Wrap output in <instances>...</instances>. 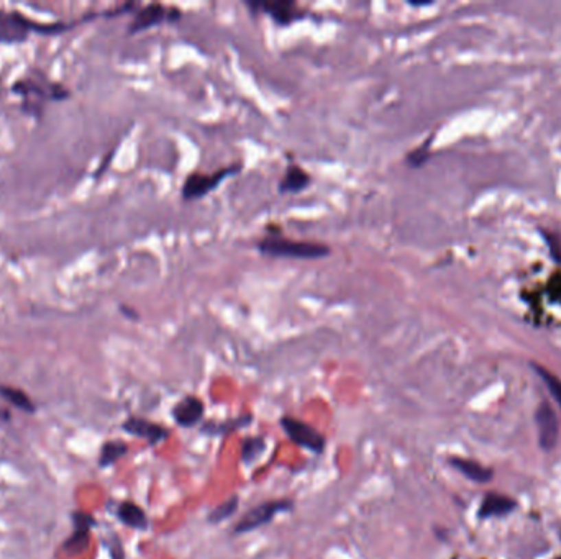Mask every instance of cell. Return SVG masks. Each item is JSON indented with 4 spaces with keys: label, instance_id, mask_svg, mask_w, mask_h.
<instances>
[{
    "label": "cell",
    "instance_id": "6da1fadb",
    "mask_svg": "<svg viewBox=\"0 0 561 559\" xmlns=\"http://www.w3.org/2000/svg\"><path fill=\"white\" fill-rule=\"evenodd\" d=\"M258 251L271 258H290V259H319L332 253L327 245L314 241H297L281 237V235H268L256 245Z\"/></svg>",
    "mask_w": 561,
    "mask_h": 559
},
{
    "label": "cell",
    "instance_id": "7a4b0ae2",
    "mask_svg": "<svg viewBox=\"0 0 561 559\" xmlns=\"http://www.w3.org/2000/svg\"><path fill=\"white\" fill-rule=\"evenodd\" d=\"M242 171V163H233V165L222 167V169H217L210 174L207 172H192L185 178L183 189H181V194H183L184 200H197L205 197L207 194L215 191L220 184L230 176L238 174Z\"/></svg>",
    "mask_w": 561,
    "mask_h": 559
},
{
    "label": "cell",
    "instance_id": "3957f363",
    "mask_svg": "<svg viewBox=\"0 0 561 559\" xmlns=\"http://www.w3.org/2000/svg\"><path fill=\"white\" fill-rule=\"evenodd\" d=\"M293 507L294 502L290 499H276L261 502L260 506L250 508L242 516V520L235 525L233 533L235 535H244V533L255 532V530L271 523L277 514H284V512L293 510Z\"/></svg>",
    "mask_w": 561,
    "mask_h": 559
},
{
    "label": "cell",
    "instance_id": "277c9868",
    "mask_svg": "<svg viewBox=\"0 0 561 559\" xmlns=\"http://www.w3.org/2000/svg\"><path fill=\"white\" fill-rule=\"evenodd\" d=\"M281 427L293 443L301 448L309 449V451L315 453V455L323 453L325 447H327V440H325L322 433L317 428L309 425V423L302 422V420L286 415V417L281 418Z\"/></svg>",
    "mask_w": 561,
    "mask_h": 559
},
{
    "label": "cell",
    "instance_id": "5b68a950",
    "mask_svg": "<svg viewBox=\"0 0 561 559\" xmlns=\"http://www.w3.org/2000/svg\"><path fill=\"white\" fill-rule=\"evenodd\" d=\"M181 16H183V14L177 8L161 5V3H150V5H145L135 14L133 22L128 27V33H140L154 27V25L176 22Z\"/></svg>",
    "mask_w": 561,
    "mask_h": 559
},
{
    "label": "cell",
    "instance_id": "8992f818",
    "mask_svg": "<svg viewBox=\"0 0 561 559\" xmlns=\"http://www.w3.org/2000/svg\"><path fill=\"white\" fill-rule=\"evenodd\" d=\"M38 23L30 22L19 12L0 10V43H22L30 32H36Z\"/></svg>",
    "mask_w": 561,
    "mask_h": 559
},
{
    "label": "cell",
    "instance_id": "52a82bcc",
    "mask_svg": "<svg viewBox=\"0 0 561 559\" xmlns=\"http://www.w3.org/2000/svg\"><path fill=\"white\" fill-rule=\"evenodd\" d=\"M247 5L255 12H264L271 16L273 22L288 27V25L297 22L306 16V12L301 10L295 2L290 0H277V2H247Z\"/></svg>",
    "mask_w": 561,
    "mask_h": 559
},
{
    "label": "cell",
    "instance_id": "ba28073f",
    "mask_svg": "<svg viewBox=\"0 0 561 559\" xmlns=\"http://www.w3.org/2000/svg\"><path fill=\"white\" fill-rule=\"evenodd\" d=\"M122 430L128 433V435L137 436V438H143L148 444H151V447L163 443V441L170 436V430H168L166 427L158 425V423L141 417L126 418L125 422L122 423Z\"/></svg>",
    "mask_w": 561,
    "mask_h": 559
},
{
    "label": "cell",
    "instance_id": "9c48e42d",
    "mask_svg": "<svg viewBox=\"0 0 561 559\" xmlns=\"http://www.w3.org/2000/svg\"><path fill=\"white\" fill-rule=\"evenodd\" d=\"M95 527V519L86 512H74L73 514V533L62 543V548L69 553H81L87 548L91 530Z\"/></svg>",
    "mask_w": 561,
    "mask_h": 559
},
{
    "label": "cell",
    "instance_id": "30bf717a",
    "mask_svg": "<svg viewBox=\"0 0 561 559\" xmlns=\"http://www.w3.org/2000/svg\"><path fill=\"white\" fill-rule=\"evenodd\" d=\"M204 412L205 405L199 397L185 395L172 407V418L179 427L191 428L201 422L202 417H204Z\"/></svg>",
    "mask_w": 561,
    "mask_h": 559
},
{
    "label": "cell",
    "instance_id": "8fae6325",
    "mask_svg": "<svg viewBox=\"0 0 561 559\" xmlns=\"http://www.w3.org/2000/svg\"><path fill=\"white\" fill-rule=\"evenodd\" d=\"M537 425L540 447L543 449H553L555 444L558 443L560 425L555 410L547 403H543L537 410Z\"/></svg>",
    "mask_w": 561,
    "mask_h": 559
},
{
    "label": "cell",
    "instance_id": "7c38bea8",
    "mask_svg": "<svg viewBox=\"0 0 561 559\" xmlns=\"http://www.w3.org/2000/svg\"><path fill=\"white\" fill-rule=\"evenodd\" d=\"M310 184V176L309 172H306L301 166L297 165H289L286 167L284 176H282L279 180V186H277V192L279 194H299L304 189L309 187Z\"/></svg>",
    "mask_w": 561,
    "mask_h": 559
},
{
    "label": "cell",
    "instance_id": "4fadbf2b",
    "mask_svg": "<svg viewBox=\"0 0 561 559\" xmlns=\"http://www.w3.org/2000/svg\"><path fill=\"white\" fill-rule=\"evenodd\" d=\"M117 519L120 520L125 527L133 528V530H143L148 528V516L145 514V510L140 506H137L135 502H120L118 503L117 510H115Z\"/></svg>",
    "mask_w": 561,
    "mask_h": 559
},
{
    "label": "cell",
    "instance_id": "5bb4252c",
    "mask_svg": "<svg viewBox=\"0 0 561 559\" xmlns=\"http://www.w3.org/2000/svg\"><path fill=\"white\" fill-rule=\"evenodd\" d=\"M450 464L453 466L455 469L459 471L463 476L470 479V481L474 482H489L491 481L492 473L489 469L481 466L479 462L470 461V460H463V457H451Z\"/></svg>",
    "mask_w": 561,
    "mask_h": 559
},
{
    "label": "cell",
    "instance_id": "9a60e30c",
    "mask_svg": "<svg viewBox=\"0 0 561 559\" xmlns=\"http://www.w3.org/2000/svg\"><path fill=\"white\" fill-rule=\"evenodd\" d=\"M514 507H516V502H514L512 499L505 497V495H499V494H489L488 497L483 500V506H481V510H479V516L488 519V516L505 515V514H509L510 510H514Z\"/></svg>",
    "mask_w": 561,
    "mask_h": 559
},
{
    "label": "cell",
    "instance_id": "2e32d148",
    "mask_svg": "<svg viewBox=\"0 0 561 559\" xmlns=\"http://www.w3.org/2000/svg\"><path fill=\"white\" fill-rule=\"evenodd\" d=\"M0 397L7 401L10 405L16 407L19 410L27 412V414H35L36 405L35 402L30 399V395L23 390L12 388V385H0Z\"/></svg>",
    "mask_w": 561,
    "mask_h": 559
},
{
    "label": "cell",
    "instance_id": "e0dca14e",
    "mask_svg": "<svg viewBox=\"0 0 561 559\" xmlns=\"http://www.w3.org/2000/svg\"><path fill=\"white\" fill-rule=\"evenodd\" d=\"M251 422H253L251 415H242V417L225 420V422H220V423H205V425L201 428V431L205 433V435H209V436L227 435V433H231L235 430H240V428H243V427H248Z\"/></svg>",
    "mask_w": 561,
    "mask_h": 559
},
{
    "label": "cell",
    "instance_id": "ac0fdd59",
    "mask_svg": "<svg viewBox=\"0 0 561 559\" xmlns=\"http://www.w3.org/2000/svg\"><path fill=\"white\" fill-rule=\"evenodd\" d=\"M126 453H128V444L124 443L120 440H112L104 443V447L100 448V455H99V466L100 468H111V466L115 464L117 461H120Z\"/></svg>",
    "mask_w": 561,
    "mask_h": 559
},
{
    "label": "cell",
    "instance_id": "d6986e66",
    "mask_svg": "<svg viewBox=\"0 0 561 559\" xmlns=\"http://www.w3.org/2000/svg\"><path fill=\"white\" fill-rule=\"evenodd\" d=\"M266 444L264 438L261 436H248L242 441V461L244 466H250L253 462H256L261 456L264 455Z\"/></svg>",
    "mask_w": 561,
    "mask_h": 559
},
{
    "label": "cell",
    "instance_id": "ffe728a7",
    "mask_svg": "<svg viewBox=\"0 0 561 559\" xmlns=\"http://www.w3.org/2000/svg\"><path fill=\"white\" fill-rule=\"evenodd\" d=\"M238 506H240L238 495H231V497L223 500L220 506H217L209 512V515H207V522L212 525H218V523L225 522V520H229L230 516H233L236 514Z\"/></svg>",
    "mask_w": 561,
    "mask_h": 559
},
{
    "label": "cell",
    "instance_id": "44dd1931",
    "mask_svg": "<svg viewBox=\"0 0 561 559\" xmlns=\"http://www.w3.org/2000/svg\"><path fill=\"white\" fill-rule=\"evenodd\" d=\"M535 369H537L540 376H542L543 382H545L548 390H550V394L553 395V399H555L556 403H558L560 409H561V379H558V377H556L555 374L548 372L547 369L538 368V366H537V368H535Z\"/></svg>",
    "mask_w": 561,
    "mask_h": 559
},
{
    "label": "cell",
    "instance_id": "7402d4cb",
    "mask_svg": "<svg viewBox=\"0 0 561 559\" xmlns=\"http://www.w3.org/2000/svg\"><path fill=\"white\" fill-rule=\"evenodd\" d=\"M427 150H428V145H422L420 148L413 150L411 154H407V165L412 166V167H419L425 163V159H427Z\"/></svg>",
    "mask_w": 561,
    "mask_h": 559
},
{
    "label": "cell",
    "instance_id": "603a6c76",
    "mask_svg": "<svg viewBox=\"0 0 561 559\" xmlns=\"http://www.w3.org/2000/svg\"><path fill=\"white\" fill-rule=\"evenodd\" d=\"M108 553H111L112 559H125L124 545H122L120 538L117 535L111 536V541H108Z\"/></svg>",
    "mask_w": 561,
    "mask_h": 559
},
{
    "label": "cell",
    "instance_id": "cb8c5ba5",
    "mask_svg": "<svg viewBox=\"0 0 561 559\" xmlns=\"http://www.w3.org/2000/svg\"><path fill=\"white\" fill-rule=\"evenodd\" d=\"M120 310H122V312H124L128 318H133V320H137V318H138V313L135 312V310H132V309H126L125 305L120 307Z\"/></svg>",
    "mask_w": 561,
    "mask_h": 559
}]
</instances>
